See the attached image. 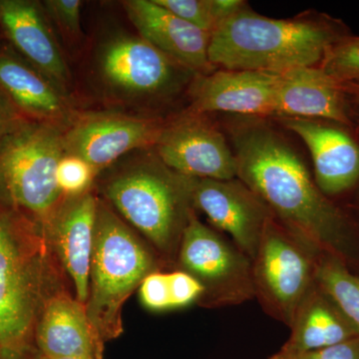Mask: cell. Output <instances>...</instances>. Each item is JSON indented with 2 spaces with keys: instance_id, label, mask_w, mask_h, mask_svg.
<instances>
[{
  "instance_id": "1",
  "label": "cell",
  "mask_w": 359,
  "mask_h": 359,
  "mask_svg": "<svg viewBox=\"0 0 359 359\" xmlns=\"http://www.w3.org/2000/svg\"><path fill=\"white\" fill-rule=\"evenodd\" d=\"M237 178L263 200L295 237L314 250L359 263L355 224L316 185L294 146L264 118L242 117L229 125Z\"/></svg>"
},
{
  "instance_id": "2",
  "label": "cell",
  "mask_w": 359,
  "mask_h": 359,
  "mask_svg": "<svg viewBox=\"0 0 359 359\" xmlns=\"http://www.w3.org/2000/svg\"><path fill=\"white\" fill-rule=\"evenodd\" d=\"M347 35L339 21L325 15L275 20L245 6L212 32V67L282 74L320 66L327 49Z\"/></svg>"
},
{
  "instance_id": "3",
  "label": "cell",
  "mask_w": 359,
  "mask_h": 359,
  "mask_svg": "<svg viewBox=\"0 0 359 359\" xmlns=\"http://www.w3.org/2000/svg\"><path fill=\"white\" fill-rule=\"evenodd\" d=\"M155 259L140 238L98 201L90 266L87 316L98 339H117L123 332L122 308L144 278L155 271Z\"/></svg>"
},
{
  "instance_id": "4",
  "label": "cell",
  "mask_w": 359,
  "mask_h": 359,
  "mask_svg": "<svg viewBox=\"0 0 359 359\" xmlns=\"http://www.w3.org/2000/svg\"><path fill=\"white\" fill-rule=\"evenodd\" d=\"M196 179L157 161L119 175L106 186V197L125 219L164 256L178 255L182 236L193 211Z\"/></svg>"
},
{
  "instance_id": "5",
  "label": "cell",
  "mask_w": 359,
  "mask_h": 359,
  "mask_svg": "<svg viewBox=\"0 0 359 359\" xmlns=\"http://www.w3.org/2000/svg\"><path fill=\"white\" fill-rule=\"evenodd\" d=\"M66 154L53 127L22 123L0 136V187L16 207L46 218L60 198L56 170Z\"/></svg>"
},
{
  "instance_id": "6",
  "label": "cell",
  "mask_w": 359,
  "mask_h": 359,
  "mask_svg": "<svg viewBox=\"0 0 359 359\" xmlns=\"http://www.w3.org/2000/svg\"><path fill=\"white\" fill-rule=\"evenodd\" d=\"M320 254L275 217L266 222L252 261V280L255 297L271 318L292 325L299 304L316 283Z\"/></svg>"
},
{
  "instance_id": "7",
  "label": "cell",
  "mask_w": 359,
  "mask_h": 359,
  "mask_svg": "<svg viewBox=\"0 0 359 359\" xmlns=\"http://www.w3.org/2000/svg\"><path fill=\"white\" fill-rule=\"evenodd\" d=\"M181 271L204 287L199 304L207 308L237 306L255 297L252 263L221 233L203 224L191 212L178 250Z\"/></svg>"
},
{
  "instance_id": "8",
  "label": "cell",
  "mask_w": 359,
  "mask_h": 359,
  "mask_svg": "<svg viewBox=\"0 0 359 359\" xmlns=\"http://www.w3.org/2000/svg\"><path fill=\"white\" fill-rule=\"evenodd\" d=\"M155 148L161 162L176 173L195 179L237 178L233 148L202 115L192 113L165 124Z\"/></svg>"
},
{
  "instance_id": "9",
  "label": "cell",
  "mask_w": 359,
  "mask_h": 359,
  "mask_svg": "<svg viewBox=\"0 0 359 359\" xmlns=\"http://www.w3.org/2000/svg\"><path fill=\"white\" fill-rule=\"evenodd\" d=\"M194 209L233 238V243L255 259L266 222L273 217L261 198L240 179H196Z\"/></svg>"
},
{
  "instance_id": "10",
  "label": "cell",
  "mask_w": 359,
  "mask_h": 359,
  "mask_svg": "<svg viewBox=\"0 0 359 359\" xmlns=\"http://www.w3.org/2000/svg\"><path fill=\"white\" fill-rule=\"evenodd\" d=\"M101 69L108 83L141 96L172 93L193 73L141 37L113 40L104 50Z\"/></svg>"
},
{
  "instance_id": "11",
  "label": "cell",
  "mask_w": 359,
  "mask_h": 359,
  "mask_svg": "<svg viewBox=\"0 0 359 359\" xmlns=\"http://www.w3.org/2000/svg\"><path fill=\"white\" fill-rule=\"evenodd\" d=\"M306 144L314 182L327 197L351 191L359 183V142L337 123L306 118H276Z\"/></svg>"
},
{
  "instance_id": "12",
  "label": "cell",
  "mask_w": 359,
  "mask_h": 359,
  "mask_svg": "<svg viewBox=\"0 0 359 359\" xmlns=\"http://www.w3.org/2000/svg\"><path fill=\"white\" fill-rule=\"evenodd\" d=\"M278 80V74L249 70L218 69L197 75L191 87V111L273 117Z\"/></svg>"
},
{
  "instance_id": "13",
  "label": "cell",
  "mask_w": 359,
  "mask_h": 359,
  "mask_svg": "<svg viewBox=\"0 0 359 359\" xmlns=\"http://www.w3.org/2000/svg\"><path fill=\"white\" fill-rule=\"evenodd\" d=\"M164 126L160 120L149 118L92 116L78 121L65 135V151L97 171L134 149L155 147Z\"/></svg>"
},
{
  "instance_id": "14",
  "label": "cell",
  "mask_w": 359,
  "mask_h": 359,
  "mask_svg": "<svg viewBox=\"0 0 359 359\" xmlns=\"http://www.w3.org/2000/svg\"><path fill=\"white\" fill-rule=\"evenodd\" d=\"M32 280L15 241L0 219V359H32L28 330Z\"/></svg>"
},
{
  "instance_id": "15",
  "label": "cell",
  "mask_w": 359,
  "mask_h": 359,
  "mask_svg": "<svg viewBox=\"0 0 359 359\" xmlns=\"http://www.w3.org/2000/svg\"><path fill=\"white\" fill-rule=\"evenodd\" d=\"M351 96L344 84L328 76L320 66L278 74L275 118H306L354 126Z\"/></svg>"
},
{
  "instance_id": "16",
  "label": "cell",
  "mask_w": 359,
  "mask_h": 359,
  "mask_svg": "<svg viewBox=\"0 0 359 359\" xmlns=\"http://www.w3.org/2000/svg\"><path fill=\"white\" fill-rule=\"evenodd\" d=\"M141 39L196 75L212 72L209 61L212 34L174 15L154 0L124 2Z\"/></svg>"
},
{
  "instance_id": "17",
  "label": "cell",
  "mask_w": 359,
  "mask_h": 359,
  "mask_svg": "<svg viewBox=\"0 0 359 359\" xmlns=\"http://www.w3.org/2000/svg\"><path fill=\"white\" fill-rule=\"evenodd\" d=\"M35 344L45 358L103 359L104 355V344L94 332L84 304L66 295L47 304Z\"/></svg>"
},
{
  "instance_id": "18",
  "label": "cell",
  "mask_w": 359,
  "mask_h": 359,
  "mask_svg": "<svg viewBox=\"0 0 359 359\" xmlns=\"http://www.w3.org/2000/svg\"><path fill=\"white\" fill-rule=\"evenodd\" d=\"M0 26L11 43L49 79L63 85L67 66L39 6L27 0H0Z\"/></svg>"
},
{
  "instance_id": "19",
  "label": "cell",
  "mask_w": 359,
  "mask_h": 359,
  "mask_svg": "<svg viewBox=\"0 0 359 359\" xmlns=\"http://www.w3.org/2000/svg\"><path fill=\"white\" fill-rule=\"evenodd\" d=\"M290 328L289 339L278 353H311L359 337L355 325L316 280L299 304Z\"/></svg>"
},
{
  "instance_id": "20",
  "label": "cell",
  "mask_w": 359,
  "mask_h": 359,
  "mask_svg": "<svg viewBox=\"0 0 359 359\" xmlns=\"http://www.w3.org/2000/svg\"><path fill=\"white\" fill-rule=\"evenodd\" d=\"M97 205L98 200L85 194L61 212L55 226L59 257L74 283L77 301L84 306L89 297Z\"/></svg>"
},
{
  "instance_id": "21",
  "label": "cell",
  "mask_w": 359,
  "mask_h": 359,
  "mask_svg": "<svg viewBox=\"0 0 359 359\" xmlns=\"http://www.w3.org/2000/svg\"><path fill=\"white\" fill-rule=\"evenodd\" d=\"M0 88L20 109L33 117H62L65 103L44 76L13 54L0 52Z\"/></svg>"
},
{
  "instance_id": "22",
  "label": "cell",
  "mask_w": 359,
  "mask_h": 359,
  "mask_svg": "<svg viewBox=\"0 0 359 359\" xmlns=\"http://www.w3.org/2000/svg\"><path fill=\"white\" fill-rule=\"evenodd\" d=\"M316 280L359 330V275L339 257L320 252Z\"/></svg>"
},
{
  "instance_id": "23",
  "label": "cell",
  "mask_w": 359,
  "mask_h": 359,
  "mask_svg": "<svg viewBox=\"0 0 359 359\" xmlns=\"http://www.w3.org/2000/svg\"><path fill=\"white\" fill-rule=\"evenodd\" d=\"M174 15L212 34L218 26L240 11L242 0H154Z\"/></svg>"
},
{
  "instance_id": "24",
  "label": "cell",
  "mask_w": 359,
  "mask_h": 359,
  "mask_svg": "<svg viewBox=\"0 0 359 359\" xmlns=\"http://www.w3.org/2000/svg\"><path fill=\"white\" fill-rule=\"evenodd\" d=\"M320 68L340 83L359 85V36L347 34L337 40L325 52Z\"/></svg>"
},
{
  "instance_id": "25",
  "label": "cell",
  "mask_w": 359,
  "mask_h": 359,
  "mask_svg": "<svg viewBox=\"0 0 359 359\" xmlns=\"http://www.w3.org/2000/svg\"><path fill=\"white\" fill-rule=\"evenodd\" d=\"M96 170L78 156L66 154L59 161L56 180L61 193L81 195L91 184Z\"/></svg>"
},
{
  "instance_id": "26",
  "label": "cell",
  "mask_w": 359,
  "mask_h": 359,
  "mask_svg": "<svg viewBox=\"0 0 359 359\" xmlns=\"http://www.w3.org/2000/svg\"><path fill=\"white\" fill-rule=\"evenodd\" d=\"M140 297L144 306L151 311L172 309L168 273L153 271L146 276L140 285Z\"/></svg>"
},
{
  "instance_id": "27",
  "label": "cell",
  "mask_w": 359,
  "mask_h": 359,
  "mask_svg": "<svg viewBox=\"0 0 359 359\" xmlns=\"http://www.w3.org/2000/svg\"><path fill=\"white\" fill-rule=\"evenodd\" d=\"M168 276L171 309L185 308L193 302L201 301L204 294V287L197 278L181 269L168 273Z\"/></svg>"
},
{
  "instance_id": "28",
  "label": "cell",
  "mask_w": 359,
  "mask_h": 359,
  "mask_svg": "<svg viewBox=\"0 0 359 359\" xmlns=\"http://www.w3.org/2000/svg\"><path fill=\"white\" fill-rule=\"evenodd\" d=\"M45 7L51 18L60 26L61 29L69 35H78L81 30L80 25L79 0H48Z\"/></svg>"
},
{
  "instance_id": "29",
  "label": "cell",
  "mask_w": 359,
  "mask_h": 359,
  "mask_svg": "<svg viewBox=\"0 0 359 359\" xmlns=\"http://www.w3.org/2000/svg\"><path fill=\"white\" fill-rule=\"evenodd\" d=\"M269 359H359V337L320 351L297 354L276 353Z\"/></svg>"
},
{
  "instance_id": "30",
  "label": "cell",
  "mask_w": 359,
  "mask_h": 359,
  "mask_svg": "<svg viewBox=\"0 0 359 359\" xmlns=\"http://www.w3.org/2000/svg\"><path fill=\"white\" fill-rule=\"evenodd\" d=\"M344 84V83H342ZM346 92L351 96V100L358 107V123H356V134L359 137V85L356 84H344Z\"/></svg>"
},
{
  "instance_id": "31",
  "label": "cell",
  "mask_w": 359,
  "mask_h": 359,
  "mask_svg": "<svg viewBox=\"0 0 359 359\" xmlns=\"http://www.w3.org/2000/svg\"><path fill=\"white\" fill-rule=\"evenodd\" d=\"M4 111H2L1 105H0V130L2 128V124H4Z\"/></svg>"
},
{
  "instance_id": "32",
  "label": "cell",
  "mask_w": 359,
  "mask_h": 359,
  "mask_svg": "<svg viewBox=\"0 0 359 359\" xmlns=\"http://www.w3.org/2000/svg\"><path fill=\"white\" fill-rule=\"evenodd\" d=\"M39 359H80V358H45V356L39 355Z\"/></svg>"
}]
</instances>
